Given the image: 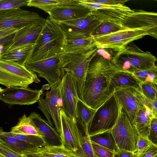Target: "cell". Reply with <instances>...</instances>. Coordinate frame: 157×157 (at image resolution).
Wrapping results in <instances>:
<instances>
[{
    "label": "cell",
    "mask_w": 157,
    "mask_h": 157,
    "mask_svg": "<svg viewBox=\"0 0 157 157\" xmlns=\"http://www.w3.org/2000/svg\"><path fill=\"white\" fill-rule=\"evenodd\" d=\"M114 69L112 59L97 52L89 63L82 91V100L86 105L96 109L114 93L109 78Z\"/></svg>",
    "instance_id": "1"
},
{
    "label": "cell",
    "mask_w": 157,
    "mask_h": 157,
    "mask_svg": "<svg viewBox=\"0 0 157 157\" xmlns=\"http://www.w3.org/2000/svg\"><path fill=\"white\" fill-rule=\"evenodd\" d=\"M66 40V34L58 23L48 16L25 63L47 59L64 53Z\"/></svg>",
    "instance_id": "2"
},
{
    "label": "cell",
    "mask_w": 157,
    "mask_h": 157,
    "mask_svg": "<svg viewBox=\"0 0 157 157\" xmlns=\"http://www.w3.org/2000/svg\"><path fill=\"white\" fill-rule=\"evenodd\" d=\"M112 60L117 70L132 73L156 66L155 56L133 45H127L117 52Z\"/></svg>",
    "instance_id": "3"
},
{
    "label": "cell",
    "mask_w": 157,
    "mask_h": 157,
    "mask_svg": "<svg viewBox=\"0 0 157 157\" xmlns=\"http://www.w3.org/2000/svg\"><path fill=\"white\" fill-rule=\"evenodd\" d=\"M97 48L84 53H63L60 60L64 71L71 74L79 99L82 101V91L89 63L97 52Z\"/></svg>",
    "instance_id": "4"
},
{
    "label": "cell",
    "mask_w": 157,
    "mask_h": 157,
    "mask_svg": "<svg viewBox=\"0 0 157 157\" xmlns=\"http://www.w3.org/2000/svg\"><path fill=\"white\" fill-rule=\"evenodd\" d=\"M63 53L47 59L26 62L24 64V66L28 70L36 73L39 76L47 81L48 84L42 88L44 90H49L61 82L65 73L60 60Z\"/></svg>",
    "instance_id": "5"
},
{
    "label": "cell",
    "mask_w": 157,
    "mask_h": 157,
    "mask_svg": "<svg viewBox=\"0 0 157 157\" xmlns=\"http://www.w3.org/2000/svg\"><path fill=\"white\" fill-rule=\"evenodd\" d=\"M119 113V105L113 93L96 109L89 127V136L111 130L116 122Z\"/></svg>",
    "instance_id": "6"
},
{
    "label": "cell",
    "mask_w": 157,
    "mask_h": 157,
    "mask_svg": "<svg viewBox=\"0 0 157 157\" xmlns=\"http://www.w3.org/2000/svg\"><path fill=\"white\" fill-rule=\"evenodd\" d=\"M118 105L119 115L111 132L118 149L133 152L136 148L139 136L126 113Z\"/></svg>",
    "instance_id": "7"
},
{
    "label": "cell",
    "mask_w": 157,
    "mask_h": 157,
    "mask_svg": "<svg viewBox=\"0 0 157 157\" xmlns=\"http://www.w3.org/2000/svg\"><path fill=\"white\" fill-rule=\"evenodd\" d=\"M148 35L143 29H125L107 35L93 38L98 49H110L119 51L132 41Z\"/></svg>",
    "instance_id": "8"
},
{
    "label": "cell",
    "mask_w": 157,
    "mask_h": 157,
    "mask_svg": "<svg viewBox=\"0 0 157 157\" xmlns=\"http://www.w3.org/2000/svg\"><path fill=\"white\" fill-rule=\"evenodd\" d=\"M45 21L37 13L20 8L0 10V30L12 27L21 28Z\"/></svg>",
    "instance_id": "9"
},
{
    "label": "cell",
    "mask_w": 157,
    "mask_h": 157,
    "mask_svg": "<svg viewBox=\"0 0 157 157\" xmlns=\"http://www.w3.org/2000/svg\"><path fill=\"white\" fill-rule=\"evenodd\" d=\"M60 83L52 87L47 92L44 97L41 96L38 101V108L45 117L48 124L55 129L60 135L62 132L60 110Z\"/></svg>",
    "instance_id": "10"
},
{
    "label": "cell",
    "mask_w": 157,
    "mask_h": 157,
    "mask_svg": "<svg viewBox=\"0 0 157 157\" xmlns=\"http://www.w3.org/2000/svg\"><path fill=\"white\" fill-rule=\"evenodd\" d=\"M78 3L88 9L91 13L101 21H109L121 25V21L128 15L134 11L124 5H107L78 0Z\"/></svg>",
    "instance_id": "11"
},
{
    "label": "cell",
    "mask_w": 157,
    "mask_h": 157,
    "mask_svg": "<svg viewBox=\"0 0 157 157\" xmlns=\"http://www.w3.org/2000/svg\"><path fill=\"white\" fill-rule=\"evenodd\" d=\"M91 13L80 18L58 23L67 39L87 38L102 22Z\"/></svg>",
    "instance_id": "12"
},
{
    "label": "cell",
    "mask_w": 157,
    "mask_h": 157,
    "mask_svg": "<svg viewBox=\"0 0 157 157\" xmlns=\"http://www.w3.org/2000/svg\"><path fill=\"white\" fill-rule=\"evenodd\" d=\"M118 104L121 106L132 123L144 105V96L141 91L133 88H124L114 93Z\"/></svg>",
    "instance_id": "13"
},
{
    "label": "cell",
    "mask_w": 157,
    "mask_h": 157,
    "mask_svg": "<svg viewBox=\"0 0 157 157\" xmlns=\"http://www.w3.org/2000/svg\"><path fill=\"white\" fill-rule=\"evenodd\" d=\"M44 90L17 86L7 87L0 92V100L10 105H32L38 102Z\"/></svg>",
    "instance_id": "14"
},
{
    "label": "cell",
    "mask_w": 157,
    "mask_h": 157,
    "mask_svg": "<svg viewBox=\"0 0 157 157\" xmlns=\"http://www.w3.org/2000/svg\"><path fill=\"white\" fill-rule=\"evenodd\" d=\"M121 25L125 29H143L149 35L157 39V13L142 10H134L121 21Z\"/></svg>",
    "instance_id": "15"
},
{
    "label": "cell",
    "mask_w": 157,
    "mask_h": 157,
    "mask_svg": "<svg viewBox=\"0 0 157 157\" xmlns=\"http://www.w3.org/2000/svg\"><path fill=\"white\" fill-rule=\"evenodd\" d=\"M64 72L60 83V109L74 122L77 123L76 110L79 98L71 74L67 71Z\"/></svg>",
    "instance_id": "16"
},
{
    "label": "cell",
    "mask_w": 157,
    "mask_h": 157,
    "mask_svg": "<svg viewBox=\"0 0 157 157\" xmlns=\"http://www.w3.org/2000/svg\"><path fill=\"white\" fill-rule=\"evenodd\" d=\"M62 132L60 135L61 145L75 153L82 150L83 135L77 123L68 117L61 109L60 110Z\"/></svg>",
    "instance_id": "17"
},
{
    "label": "cell",
    "mask_w": 157,
    "mask_h": 157,
    "mask_svg": "<svg viewBox=\"0 0 157 157\" xmlns=\"http://www.w3.org/2000/svg\"><path fill=\"white\" fill-rule=\"evenodd\" d=\"M91 13L88 9L78 3V0H60L49 16L53 21L60 23L83 17Z\"/></svg>",
    "instance_id": "18"
},
{
    "label": "cell",
    "mask_w": 157,
    "mask_h": 157,
    "mask_svg": "<svg viewBox=\"0 0 157 157\" xmlns=\"http://www.w3.org/2000/svg\"><path fill=\"white\" fill-rule=\"evenodd\" d=\"M28 117L43 138L45 146L61 145L60 135L55 128L51 126L40 115L33 112Z\"/></svg>",
    "instance_id": "19"
},
{
    "label": "cell",
    "mask_w": 157,
    "mask_h": 157,
    "mask_svg": "<svg viewBox=\"0 0 157 157\" xmlns=\"http://www.w3.org/2000/svg\"><path fill=\"white\" fill-rule=\"evenodd\" d=\"M45 22L25 26L18 29L16 32L13 44L7 52L28 44H34Z\"/></svg>",
    "instance_id": "20"
},
{
    "label": "cell",
    "mask_w": 157,
    "mask_h": 157,
    "mask_svg": "<svg viewBox=\"0 0 157 157\" xmlns=\"http://www.w3.org/2000/svg\"><path fill=\"white\" fill-rule=\"evenodd\" d=\"M109 81L113 93L116 90L124 88H133L141 91V82L133 73L117 70L115 67L110 76Z\"/></svg>",
    "instance_id": "21"
},
{
    "label": "cell",
    "mask_w": 157,
    "mask_h": 157,
    "mask_svg": "<svg viewBox=\"0 0 157 157\" xmlns=\"http://www.w3.org/2000/svg\"><path fill=\"white\" fill-rule=\"evenodd\" d=\"M96 47L92 37L85 38L67 39L64 52L81 54L86 53Z\"/></svg>",
    "instance_id": "22"
},
{
    "label": "cell",
    "mask_w": 157,
    "mask_h": 157,
    "mask_svg": "<svg viewBox=\"0 0 157 157\" xmlns=\"http://www.w3.org/2000/svg\"><path fill=\"white\" fill-rule=\"evenodd\" d=\"M0 67L17 76L29 80L33 82H40L36 73L26 69L24 66L0 59Z\"/></svg>",
    "instance_id": "23"
},
{
    "label": "cell",
    "mask_w": 157,
    "mask_h": 157,
    "mask_svg": "<svg viewBox=\"0 0 157 157\" xmlns=\"http://www.w3.org/2000/svg\"><path fill=\"white\" fill-rule=\"evenodd\" d=\"M34 43L18 47L7 52L0 59L24 66L32 49Z\"/></svg>",
    "instance_id": "24"
},
{
    "label": "cell",
    "mask_w": 157,
    "mask_h": 157,
    "mask_svg": "<svg viewBox=\"0 0 157 157\" xmlns=\"http://www.w3.org/2000/svg\"><path fill=\"white\" fill-rule=\"evenodd\" d=\"M96 110L88 106L79 99H78L76 110L77 123L78 122L80 124L84 135H88L89 127Z\"/></svg>",
    "instance_id": "25"
},
{
    "label": "cell",
    "mask_w": 157,
    "mask_h": 157,
    "mask_svg": "<svg viewBox=\"0 0 157 157\" xmlns=\"http://www.w3.org/2000/svg\"><path fill=\"white\" fill-rule=\"evenodd\" d=\"M30 152H36L46 157H78L73 151L61 145L37 147Z\"/></svg>",
    "instance_id": "26"
},
{
    "label": "cell",
    "mask_w": 157,
    "mask_h": 157,
    "mask_svg": "<svg viewBox=\"0 0 157 157\" xmlns=\"http://www.w3.org/2000/svg\"><path fill=\"white\" fill-rule=\"evenodd\" d=\"M0 141L15 152L23 155L37 147L31 144L0 133Z\"/></svg>",
    "instance_id": "27"
},
{
    "label": "cell",
    "mask_w": 157,
    "mask_h": 157,
    "mask_svg": "<svg viewBox=\"0 0 157 157\" xmlns=\"http://www.w3.org/2000/svg\"><path fill=\"white\" fill-rule=\"evenodd\" d=\"M33 83L29 80L17 76L0 67V84L6 87L17 86L27 88Z\"/></svg>",
    "instance_id": "28"
},
{
    "label": "cell",
    "mask_w": 157,
    "mask_h": 157,
    "mask_svg": "<svg viewBox=\"0 0 157 157\" xmlns=\"http://www.w3.org/2000/svg\"><path fill=\"white\" fill-rule=\"evenodd\" d=\"M10 132L19 134L36 135L42 137L29 117L25 114L19 119L17 124L12 128Z\"/></svg>",
    "instance_id": "29"
},
{
    "label": "cell",
    "mask_w": 157,
    "mask_h": 157,
    "mask_svg": "<svg viewBox=\"0 0 157 157\" xmlns=\"http://www.w3.org/2000/svg\"><path fill=\"white\" fill-rule=\"evenodd\" d=\"M89 136L91 142L113 151L118 149L111 130Z\"/></svg>",
    "instance_id": "30"
},
{
    "label": "cell",
    "mask_w": 157,
    "mask_h": 157,
    "mask_svg": "<svg viewBox=\"0 0 157 157\" xmlns=\"http://www.w3.org/2000/svg\"><path fill=\"white\" fill-rule=\"evenodd\" d=\"M151 119L146 115L144 106L139 111L132 124L139 136L147 137Z\"/></svg>",
    "instance_id": "31"
},
{
    "label": "cell",
    "mask_w": 157,
    "mask_h": 157,
    "mask_svg": "<svg viewBox=\"0 0 157 157\" xmlns=\"http://www.w3.org/2000/svg\"><path fill=\"white\" fill-rule=\"evenodd\" d=\"M125 29L121 25L106 21H102L91 34L93 38L107 35Z\"/></svg>",
    "instance_id": "32"
},
{
    "label": "cell",
    "mask_w": 157,
    "mask_h": 157,
    "mask_svg": "<svg viewBox=\"0 0 157 157\" xmlns=\"http://www.w3.org/2000/svg\"><path fill=\"white\" fill-rule=\"evenodd\" d=\"M0 133L2 135L12 137L31 144L37 147H40L45 146V144L43 138L38 136L31 135L17 134L10 132H0Z\"/></svg>",
    "instance_id": "33"
},
{
    "label": "cell",
    "mask_w": 157,
    "mask_h": 157,
    "mask_svg": "<svg viewBox=\"0 0 157 157\" xmlns=\"http://www.w3.org/2000/svg\"><path fill=\"white\" fill-rule=\"evenodd\" d=\"M133 74L141 82H149L157 84L156 66Z\"/></svg>",
    "instance_id": "34"
},
{
    "label": "cell",
    "mask_w": 157,
    "mask_h": 157,
    "mask_svg": "<svg viewBox=\"0 0 157 157\" xmlns=\"http://www.w3.org/2000/svg\"><path fill=\"white\" fill-rule=\"evenodd\" d=\"M59 2L60 0H30L27 6L37 8L49 14Z\"/></svg>",
    "instance_id": "35"
},
{
    "label": "cell",
    "mask_w": 157,
    "mask_h": 157,
    "mask_svg": "<svg viewBox=\"0 0 157 157\" xmlns=\"http://www.w3.org/2000/svg\"><path fill=\"white\" fill-rule=\"evenodd\" d=\"M140 87L143 95L147 99L154 101L157 99V84L149 82H141Z\"/></svg>",
    "instance_id": "36"
},
{
    "label": "cell",
    "mask_w": 157,
    "mask_h": 157,
    "mask_svg": "<svg viewBox=\"0 0 157 157\" xmlns=\"http://www.w3.org/2000/svg\"><path fill=\"white\" fill-rule=\"evenodd\" d=\"M154 145L147 138L139 136L136 148L133 152L137 157L141 155Z\"/></svg>",
    "instance_id": "37"
},
{
    "label": "cell",
    "mask_w": 157,
    "mask_h": 157,
    "mask_svg": "<svg viewBox=\"0 0 157 157\" xmlns=\"http://www.w3.org/2000/svg\"><path fill=\"white\" fill-rule=\"evenodd\" d=\"M30 0H0V10L17 9L27 6Z\"/></svg>",
    "instance_id": "38"
},
{
    "label": "cell",
    "mask_w": 157,
    "mask_h": 157,
    "mask_svg": "<svg viewBox=\"0 0 157 157\" xmlns=\"http://www.w3.org/2000/svg\"><path fill=\"white\" fill-rule=\"evenodd\" d=\"M16 32L0 38V58L7 52L12 45Z\"/></svg>",
    "instance_id": "39"
},
{
    "label": "cell",
    "mask_w": 157,
    "mask_h": 157,
    "mask_svg": "<svg viewBox=\"0 0 157 157\" xmlns=\"http://www.w3.org/2000/svg\"><path fill=\"white\" fill-rule=\"evenodd\" d=\"M147 137L154 145L157 146V118L151 119Z\"/></svg>",
    "instance_id": "40"
},
{
    "label": "cell",
    "mask_w": 157,
    "mask_h": 157,
    "mask_svg": "<svg viewBox=\"0 0 157 157\" xmlns=\"http://www.w3.org/2000/svg\"><path fill=\"white\" fill-rule=\"evenodd\" d=\"M92 146L100 157H113L115 151L91 142Z\"/></svg>",
    "instance_id": "41"
},
{
    "label": "cell",
    "mask_w": 157,
    "mask_h": 157,
    "mask_svg": "<svg viewBox=\"0 0 157 157\" xmlns=\"http://www.w3.org/2000/svg\"><path fill=\"white\" fill-rule=\"evenodd\" d=\"M0 155L2 157H25L0 141Z\"/></svg>",
    "instance_id": "42"
},
{
    "label": "cell",
    "mask_w": 157,
    "mask_h": 157,
    "mask_svg": "<svg viewBox=\"0 0 157 157\" xmlns=\"http://www.w3.org/2000/svg\"><path fill=\"white\" fill-rule=\"evenodd\" d=\"M87 2L107 5H117L124 4L128 0H85Z\"/></svg>",
    "instance_id": "43"
},
{
    "label": "cell",
    "mask_w": 157,
    "mask_h": 157,
    "mask_svg": "<svg viewBox=\"0 0 157 157\" xmlns=\"http://www.w3.org/2000/svg\"><path fill=\"white\" fill-rule=\"evenodd\" d=\"M137 157H157V146L153 145Z\"/></svg>",
    "instance_id": "44"
},
{
    "label": "cell",
    "mask_w": 157,
    "mask_h": 157,
    "mask_svg": "<svg viewBox=\"0 0 157 157\" xmlns=\"http://www.w3.org/2000/svg\"><path fill=\"white\" fill-rule=\"evenodd\" d=\"M113 157H136L133 152L118 149L115 151Z\"/></svg>",
    "instance_id": "45"
},
{
    "label": "cell",
    "mask_w": 157,
    "mask_h": 157,
    "mask_svg": "<svg viewBox=\"0 0 157 157\" xmlns=\"http://www.w3.org/2000/svg\"><path fill=\"white\" fill-rule=\"evenodd\" d=\"M21 28H10L0 30V38L4 37L17 32Z\"/></svg>",
    "instance_id": "46"
},
{
    "label": "cell",
    "mask_w": 157,
    "mask_h": 157,
    "mask_svg": "<svg viewBox=\"0 0 157 157\" xmlns=\"http://www.w3.org/2000/svg\"><path fill=\"white\" fill-rule=\"evenodd\" d=\"M25 157H46L36 152H30L22 155Z\"/></svg>",
    "instance_id": "47"
},
{
    "label": "cell",
    "mask_w": 157,
    "mask_h": 157,
    "mask_svg": "<svg viewBox=\"0 0 157 157\" xmlns=\"http://www.w3.org/2000/svg\"><path fill=\"white\" fill-rule=\"evenodd\" d=\"M152 111L155 115L157 117V99L152 101Z\"/></svg>",
    "instance_id": "48"
},
{
    "label": "cell",
    "mask_w": 157,
    "mask_h": 157,
    "mask_svg": "<svg viewBox=\"0 0 157 157\" xmlns=\"http://www.w3.org/2000/svg\"><path fill=\"white\" fill-rule=\"evenodd\" d=\"M3 89H2L1 87H0V92H1L2 90Z\"/></svg>",
    "instance_id": "49"
},
{
    "label": "cell",
    "mask_w": 157,
    "mask_h": 157,
    "mask_svg": "<svg viewBox=\"0 0 157 157\" xmlns=\"http://www.w3.org/2000/svg\"><path fill=\"white\" fill-rule=\"evenodd\" d=\"M0 157H2L0 155Z\"/></svg>",
    "instance_id": "50"
}]
</instances>
